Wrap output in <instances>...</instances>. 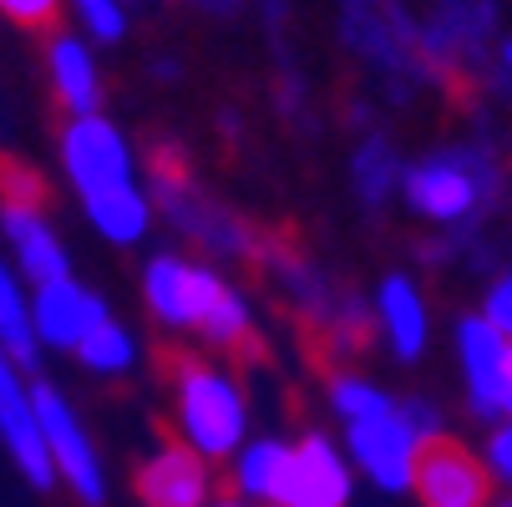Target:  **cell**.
I'll list each match as a JSON object with an SVG mask.
<instances>
[{
	"instance_id": "cell-4",
	"label": "cell",
	"mask_w": 512,
	"mask_h": 507,
	"mask_svg": "<svg viewBox=\"0 0 512 507\" xmlns=\"http://www.w3.org/2000/svg\"><path fill=\"white\" fill-rule=\"evenodd\" d=\"M31 406H36V426H41V442H46L51 462L71 477V487L82 492V502H102V467H97V452L87 447L82 426L71 421L66 401H61L51 386H36V391H31Z\"/></svg>"
},
{
	"instance_id": "cell-7",
	"label": "cell",
	"mask_w": 512,
	"mask_h": 507,
	"mask_svg": "<svg viewBox=\"0 0 512 507\" xmlns=\"http://www.w3.org/2000/svg\"><path fill=\"white\" fill-rule=\"evenodd\" d=\"M61 148H66V168H71V178H77L82 198L127 183V148H122V137L107 122H97V117L71 122Z\"/></svg>"
},
{
	"instance_id": "cell-25",
	"label": "cell",
	"mask_w": 512,
	"mask_h": 507,
	"mask_svg": "<svg viewBox=\"0 0 512 507\" xmlns=\"http://www.w3.org/2000/svg\"><path fill=\"white\" fill-rule=\"evenodd\" d=\"M492 467L512 482V421H507V426L497 431V437H492Z\"/></svg>"
},
{
	"instance_id": "cell-14",
	"label": "cell",
	"mask_w": 512,
	"mask_h": 507,
	"mask_svg": "<svg viewBox=\"0 0 512 507\" xmlns=\"http://www.w3.org/2000/svg\"><path fill=\"white\" fill-rule=\"evenodd\" d=\"M411 203L431 219H457V213L472 208V183L457 173V168H421L411 173Z\"/></svg>"
},
{
	"instance_id": "cell-2",
	"label": "cell",
	"mask_w": 512,
	"mask_h": 507,
	"mask_svg": "<svg viewBox=\"0 0 512 507\" xmlns=\"http://www.w3.org/2000/svg\"><path fill=\"white\" fill-rule=\"evenodd\" d=\"M345 497H350V477L325 437H310L300 452L284 447L269 502H279V507H345Z\"/></svg>"
},
{
	"instance_id": "cell-1",
	"label": "cell",
	"mask_w": 512,
	"mask_h": 507,
	"mask_svg": "<svg viewBox=\"0 0 512 507\" xmlns=\"http://www.w3.org/2000/svg\"><path fill=\"white\" fill-rule=\"evenodd\" d=\"M168 360V376L178 386V411H183V426H188V437L203 457H224L239 447L244 437V401L239 391L208 371L198 355H163Z\"/></svg>"
},
{
	"instance_id": "cell-29",
	"label": "cell",
	"mask_w": 512,
	"mask_h": 507,
	"mask_svg": "<svg viewBox=\"0 0 512 507\" xmlns=\"http://www.w3.org/2000/svg\"><path fill=\"white\" fill-rule=\"evenodd\" d=\"M507 61H512V51H507Z\"/></svg>"
},
{
	"instance_id": "cell-18",
	"label": "cell",
	"mask_w": 512,
	"mask_h": 507,
	"mask_svg": "<svg viewBox=\"0 0 512 507\" xmlns=\"http://www.w3.org/2000/svg\"><path fill=\"white\" fill-rule=\"evenodd\" d=\"M148 300L168 325H188V264L178 259H158L148 269Z\"/></svg>"
},
{
	"instance_id": "cell-30",
	"label": "cell",
	"mask_w": 512,
	"mask_h": 507,
	"mask_svg": "<svg viewBox=\"0 0 512 507\" xmlns=\"http://www.w3.org/2000/svg\"><path fill=\"white\" fill-rule=\"evenodd\" d=\"M507 507H512V502H507Z\"/></svg>"
},
{
	"instance_id": "cell-24",
	"label": "cell",
	"mask_w": 512,
	"mask_h": 507,
	"mask_svg": "<svg viewBox=\"0 0 512 507\" xmlns=\"http://www.w3.org/2000/svg\"><path fill=\"white\" fill-rule=\"evenodd\" d=\"M82 16H87V26H92L102 41H117V36H122V11L112 6V0H82Z\"/></svg>"
},
{
	"instance_id": "cell-6",
	"label": "cell",
	"mask_w": 512,
	"mask_h": 507,
	"mask_svg": "<svg viewBox=\"0 0 512 507\" xmlns=\"http://www.w3.org/2000/svg\"><path fill=\"white\" fill-rule=\"evenodd\" d=\"M0 437H6L16 467L36 482V487H51L56 482V462L41 442V426H36V406L31 396L21 391L16 381V366H11V355L0 350Z\"/></svg>"
},
{
	"instance_id": "cell-21",
	"label": "cell",
	"mask_w": 512,
	"mask_h": 507,
	"mask_svg": "<svg viewBox=\"0 0 512 507\" xmlns=\"http://www.w3.org/2000/svg\"><path fill=\"white\" fill-rule=\"evenodd\" d=\"M0 198H6V208H41L46 203V183L26 163L0 158Z\"/></svg>"
},
{
	"instance_id": "cell-3",
	"label": "cell",
	"mask_w": 512,
	"mask_h": 507,
	"mask_svg": "<svg viewBox=\"0 0 512 507\" xmlns=\"http://www.w3.org/2000/svg\"><path fill=\"white\" fill-rule=\"evenodd\" d=\"M411 482L421 487L426 507H487V472L477 467L472 452H462L447 437H431L416 447Z\"/></svg>"
},
{
	"instance_id": "cell-22",
	"label": "cell",
	"mask_w": 512,
	"mask_h": 507,
	"mask_svg": "<svg viewBox=\"0 0 512 507\" xmlns=\"http://www.w3.org/2000/svg\"><path fill=\"white\" fill-rule=\"evenodd\" d=\"M335 406L350 416V421H371V416H386V411H396L381 391H371V386H360V381H335Z\"/></svg>"
},
{
	"instance_id": "cell-9",
	"label": "cell",
	"mask_w": 512,
	"mask_h": 507,
	"mask_svg": "<svg viewBox=\"0 0 512 507\" xmlns=\"http://www.w3.org/2000/svg\"><path fill=\"white\" fill-rule=\"evenodd\" d=\"M97 320H107L102 300L82 295L71 279H56V284H41V295H36V335L51 340V345H77Z\"/></svg>"
},
{
	"instance_id": "cell-13",
	"label": "cell",
	"mask_w": 512,
	"mask_h": 507,
	"mask_svg": "<svg viewBox=\"0 0 512 507\" xmlns=\"http://www.w3.org/2000/svg\"><path fill=\"white\" fill-rule=\"evenodd\" d=\"M51 77H56V97L77 117L97 112V77H92V61H87V51L77 41H56L51 46Z\"/></svg>"
},
{
	"instance_id": "cell-27",
	"label": "cell",
	"mask_w": 512,
	"mask_h": 507,
	"mask_svg": "<svg viewBox=\"0 0 512 507\" xmlns=\"http://www.w3.org/2000/svg\"><path fill=\"white\" fill-rule=\"evenodd\" d=\"M502 406L512 411V345H507V371H502Z\"/></svg>"
},
{
	"instance_id": "cell-17",
	"label": "cell",
	"mask_w": 512,
	"mask_h": 507,
	"mask_svg": "<svg viewBox=\"0 0 512 507\" xmlns=\"http://www.w3.org/2000/svg\"><path fill=\"white\" fill-rule=\"evenodd\" d=\"M381 315L391 325V340L401 355H416L421 340H426V315H421V300L411 295V284L406 279H386L381 289Z\"/></svg>"
},
{
	"instance_id": "cell-28",
	"label": "cell",
	"mask_w": 512,
	"mask_h": 507,
	"mask_svg": "<svg viewBox=\"0 0 512 507\" xmlns=\"http://www.w3.org/2000/svg\"><path fill=\"white\" fill-rule=\"evenodd\" d=\"M213 507H244V502H234V497H224V502H213Z\"/></svg>"
},
{
	"instance_id": "cell-19",
	"label": "cell",
	"mask_w": 512,
	"mask_h": 507,
	"mask_svg": "<svg viewBox=\"0 0 512 507\" xmlns=\"http://www.w3.org/2000/svg\"><path fill=\"white\" fill-rule=\"evenodd\" d=\"M77 350H82L87 366H97V371H122L127 360H132V340H127L117 325H107V320H97V325L77 340Z\"/></svg>"
},
{
	"instance_id": "cell-15",
	"label": "cell",
	"mask_w": 512,
	"mask_h": 507,
	"mask_svg": "<svg viewBox=\"0 0 512 507\" xmlns=\"http://www.w3.org/2000/svg\"><path fill=\"white\" fill-rule=\"evenodd\" d=\"M87 208H92V224H97L107 239H117V244H132V239L142 234V224H148V208H142V198H137L132 183H117V188L92 193Z\"/></svg>"
},
{
	"instance_id": "cell-23",
	"label": "cell",
	"mask_w": 512,
	"mask_h": 507,
	"mask_svg": "<svg viewBox=\"0 0 512 507\" xmlns=\"http://www.w3.org/2000/svg\"><path fill=\"white\" fill-rule=\"evenodd\" d=\"M6 6V16L26 31H51L61 21V0H0Z\"/></svg>"
},
{
	"instance_id": "cell-11",
	"label": "cell",
	"mask_w": 512,
	"mask_h": 507,
	"mask_svg": "<svg viewBox=\"0 0 512 507\" xmlns=\"http://www.w3.org/2000/svg\"><path fill=\"white\" fill-rule=\"evenodd\" d=\"M188 325H203L218 345H244L249 335L244 305L229 295V284H218L203 269H188Z\"/></svg>"
},
{
	"instance_id": "cell-12",
	"label": "cell",
	"mask_w": 512,
	"mask_h": 507,
	"mask_svg": "<svg viewBox=\"0 0 512 507\" xmlns=\"http://www.w3.org/2000/svg\"><path fill=\"white\" fill-rule=\"evenodd\" d=\"M6 234L16 239L21 269H26L36 284L66 279V254H61V244L51 239V229L41 224V208H6Z\"/></svg>"
},
{
	"instance_id": "cell-16",
	"label": "cell",
	"mask_w": 512,
	"mask_h": 507,
	"mask_svg": "<svg viewBox=\"0 0 512 507\" xmlns=\"http://www.w3.org/2000/svg\"><path fill=\"white\" fill-rule=\"evenodd\" d=\"M0 350L11 355V366H36V330H31V315H26V300L16 279L6 274V264H0Z\"/></svg>"
},
{
	"instance_id": "cell-20",
	"label": "cell",
	"mask_w": 512,
	"mask_h": 507,
	"mask_svg": "<svg viewBox=\"0 0 512 507\" xmlns=\"http://www.w3.org/2000/svg\"><path fill=\"white\" fill-rule=\"evenodd\" d=\"M279 457H284L279 442H254V447L244 452V462H239V492L269 502V492H274V472H279Z\"/></svg>"
},
{
	"instance_id": "cell-10",
	"label": "cell",
	"mask_w": 512,
	"mask_h": 507,
	"mask_svg": "<svg viewBox=\"0 0 512 507\" xmlns=\"http://www.w3.org/2000/svg\"><path fill=\"white\" fill-rule=\"evenodd\" d=\"M462 360H467L477 411H497L502 406V371H507V335L492 320H467L462 325Z\"/></svg>"
},
{
	"instance_id": "cell-26",
	"label": "cell",
	"mask_w": 512,
	"mask_h": 507,
	"mask_svg": "<svg viewBox=\"0 0 512 507\" xmlns=\"http://www.w3.org/2000/svg\"><path fill=\"white\" fill-rule=\"evenodd\" d=\"M487 320H492L502 335L512 330V279H507V284L497 289V295H492V315H487Z\"/></svg>"
},
{
	"instance_id": "cell-5",
	"label": "cell",
	"mask_w": 512,
	"mask_h": 507,
	"mask_svg": "<svg viewBox=\"0 0 512 507\" xmlns=\"http://www.w3.org/2000/svg\"><path fill=\"white\" fill-rule=\"evenodd\" d=\"M350 447H355L360 467L371 472L381 487H411V462H416V447H421V431L401 411L355 421L350 426Z\"/></svg>"
},
{
	"instance_id": "cell-8",
	"label": "cell",
	"mask_w": 512,
	"mask_h": 507,
	"mask_svg": "<svg viewBox=\"0 0 512 507\" xmlns=\"http://www.w3.org/2000/svg\"><path fill=\"white\" fill-rule=\"evenodd\" d=\"M137 492L148 507H203L208 497V477H203V462L183 447H168L158 452L148 467L137 472Z\"/></svg>"
}]
</instances>
